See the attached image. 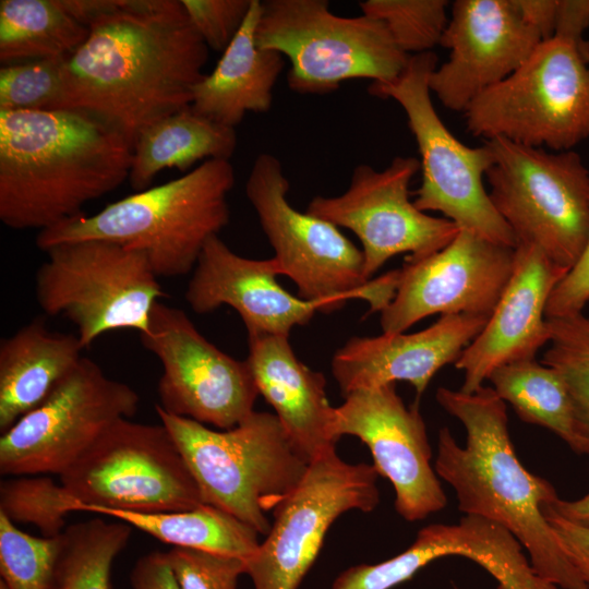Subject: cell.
Listing matches in <instances>:
<instances>
[{
  "instance_id": "cell-8",
  "label": "cell",
  "mask_w": 589,
  "mask_h": 589,
  "mask_svg": "<svg viewBox=\"0 0 589 589\" xmlns=\"http://www.w3.org/2000/svg\"><path fill=\"white\" fill-rule=\"evenodd\" d=\"M589 51L553 36L507 79L466 109L467 129L550 151H570L589 137Z\"/></svg>"
},
{
  "instance_id": "cell-12",
  "label": "cell",
  "mask_w": 589,
  "mask_h": 589,
  "mask_svg": "<svg viewBox=\"0 0 589 589\" xmlns=\"http://www.w3.org/2000/svg\"><path fill=\"white\" fill-rule=\"evenodd\" d=\"M79 502L141 513L188 510L204 504L199 485L160 422L120 419L60 476Z\"/></svg>"
},
{
  "instance_id": "cell-45",
  "label": "cell",
  "mask_w": 589,
  "mask_h": 589,
  "mask_svg": "<svg viewBox=\"0 0 589 589\" xmlns=\"http://www.w3.org/2000/svg\"><path fill=\"white\" fill-rule=\"evenodd\" d=\"M548 506L563 519L589 528V493L575 501L561 500L558 496Z\"/></svg>"
},
{
  "instance_id": "cell-13",
  "label": "cell",
  "mask_w": 589,
  "mask_h": 589,
  "mask_svg": "<svg viewBox=\"0 0 589 589\" xmlns=\"http://www.w3.org/2000/svg\"><path fill=\"white\" fill-rule=\"evenodd\" d=\"M139 405L134 388L83 357L41 404L1 433L0 473L60 476Z\"/></svg>"
},
{
  "instance_id": "cell-37",
  "label": "cell",
  "mask_w": 589,
  "mask_h": 589,
  "mask_svg": "<svg viewBox=\"0 0 589 589\" xmlns=\"http://www.w3.org/2000/svg\"><path fill=\"white\" fill-rule=\"evenodd\" d=\"M166 555L180 589H236L247 573V560L237 556L178 546Z\"/></svg>"
},
{
  "instance_id": "cell-40",
  "label": "cell",
  "mask_w": 589,
  "mask_h": 589,
  "mask_svg": "<svg viewBox=\"0 0 589 589\" xmlns=\"http://www.w3.org/2000/svg\"><path fill=\"white\" fill-rule=\"evenodd\" d=\"M543 513L564 552L589 587V528L563 519L548 504L543 505Z\"/></svg>"
},
{
  "instance_id": "cell-1",
  "label": "cell",
  "mask_w": 589,
  "mask_h": 589,
  "mask_svg": "<svg viewBox=\"0 0 589 589\" xmlns=\"http://www.w3.org/2000/svg\"><path fill=\"white\" fill-rule=\"evenodd\" d=\"M62 65L55 109L88 113L133 148L139 133L190 106L208 47L181 0H117Z\"/></svg>"
},
{
  "instance_id": "cell-35",
  "label": "cell",
  "mask_w": 589,
  "mask_h": 589,
  "mask_svg": "<svg viewBox=\"0 0 589 589\" xmlns=\"http://www.w3.org/2000/svg\"><path fill=\"white\" fill-rule=\"evenodd\" d=\"M60 536L28 534L0 513V574L7 587L50 589Z\"/></svg>"
},
{
  "instance_id": "cell-28",
  "label": "cell",
  "mask_w": 589,
  "mask_h": 589,
  "mask_svg": "<svg viewBox=\"0 0 589 589\" xmlns=\"http://www.w3.org/2000/svg\"><path fill=\"white\" fill-rule=\"evenodd\" d=\"M92 514L109 516L172 545L249 560L260 545L259 533L237 517L212 505L188 510L141 513L89 506Z\"/></svg>"
},
{
  "instance_id": "cell-27",
  "label": "cell",
  "mask_w": 589,
  "mask_h": 589,
  "mask_svg": "<svg viewBox=\"0 0 589 589\" xmlns=\"http://www.w3.org/2000/svg\"><path fill=\"white\" fill-rule=\"evenodd\" d=\"M236 146L235 128L217 123L187 106L139 133L128 180L135 192L143 191L151 188L164 169L187 171L199 160H229Z\"/></svg>"
},
{
  "instance_id": "cell-20",
  "label": "cell",
  "mask_w": 589,
  "mask_h": 589,
  "mask_svg": "<svg viewBox=\"0 0 589 589\" xmlns=\"http://www.w3.org/2000/svg\"><path fill=\"white\" fill-rule=\"evenodd\" d=\"M568 271L537 247L518 243L514 268L484 328L462 350L455 366L464 371L460 390L473 393L497 368L534 359L549 344L548 300Z\"/></svg>"
},
{
  "instance_id": "cell-31",
  "label": "cell",
  "mask_w": 589,
  "mask_h": 589,
  "mask_svg": "<svg viewBox=\"0 0 589 589\" xmlns=\"http://www.w3.org/2000/svg\"><path fill=\"white\" fill-rule=\"evenodd\" d=\"M131 526L92 518L61 533L50 589H111V568L129 542Z\"/></svg>"
},
{
  "instance_id": "cell-2",
  "label": "cell",
  "mask_w": 589,
  "mask_h": 589,
  "mask_svg": "<svg viewBox=\"0 0 589 589\" xmlns=\"http://www.w3.org/2000/svg\"><path fill=\"white\" fill-rule=\"evenodd\" d=\"M436 400L465 426L460 446L449 429L438 432L434 469L455 491L466 515L508 530L529 555L534 573L558 589H589L548 522L543 505L556 491L518 459L508 431L505 401L490 386L473 393L440 387Z\"/></svg>"
},
{
  "instance_id": "cell-41",
  "label": "cell",
  "mask_w": 589,
  "mask_h": 589,
  "mask_svg": "<svg viewBox=\"0 0 589 589\" xmlns=\"http://www.w3.org/2000/svg\"><path fill=\"white\" fill-rule=\"evenodd\" d=\"M132 589H180L169 566L166 552L141 556L130 575Z\"/></svg>"
},
{
  "instance_id": "cell-4",
  "label": "cell",
  "mask_w": 589,
  "mask_h": 589,
  "mask_svg": "<svg viewBox=\"0 0 589 589\" xmlns=\"http://www.w3.org/2000/svg\"><path fill=\"white\" fill-rule=\"evenodd\" d=\"M236 181L229 160H204L180 178L137 191L91 215L40 230L36 245L84 240L113 242L144 253L157 277L194 269L206 242L230 218L228 194Z\"/></svg>"
},
{
  "instance_id": "cell-24",
  "label": "cell",
  "mask_w": 589,
  "mask_h": 589,
  "mask_svg": "<svg viewBox=\"0 0 589 589\" xmlns=\"http://www.w3.org/2000/svg\"><path fill=\"white\" fill-rule=\"evenodd\" d=\"M251 369L259 394L274 408L293 446L311 462L336 448L335 407L326 380L298 359L288 337L248 336Z\"/></svg>"
},
{
  "instance_id": "cell-18",
  "label": "cell",
  "mask_w": 589,
  "mask_h": 589,
  "mask_svg": "<svg viewBox=\"0 0 589 589\" xmlns=\"http://www.w3.org/2000/svg\"><path fill=\"white\" fill-rule=\"evenodd\" d=\"M335 433L338 438L356 436L368 446L376 472L395 490V508L404 519L421 520L446 506L418 402L407 407L396 383L346 395L335 407Z\"/></svg>"
},
{
  "instance_id": "cell-29",
  "label": "cell",
  "mask_w": 589,
  "mask_h": 589,
  "mask_svg": "<svg viewBox=\"0 0 589 589\" xmlns=\"http://www.w3.org/2000/svg\"><path fill=\"white\" fill-rule=\"evenodd\" d=\"M89 28L59 0L0 1V61L3 64L65 59L87 39Z\"/></svg>"
},
{
  "instance_id": "cell-14",
  "label": "cell",
  "mask_w": 589,
  "mask_h": 589,
  "mask_svg": "<svg viewBox=\"0 0 589 589\" xmlns=\"http://www.w3.org/2000/svg\"><path fill=\"white\" fill-rule=\"evenodd\" d=\"M377 477L373 465L346 462L336 448L313 459L300 484L273 510L266 539L247 560L254 589H298L334 521L378 505Z\"/></svg>"
},
{
  "instance_id": "cell-17",
  "label": "cell",
  "mask_w": 589,
  "mask_h": 589,
  "mask_svg": "<svg viewBox=\"0 0 589 589\" xmlns=\"http://www.w3.org/2000/svg\"><path fill=\"white\" fill-rule=\"evenodd\" d=\"M515 248L459 229L443 249L407 257L393 300L381 311L385 334L405 333L433 314L490 317L514 268Z\"/></svg>"
},
{
  "instance_id": "cell-21",
  "label": "cell",
  "mask_w": 589,
  "mask_h": 589,
  "mask_svg": "<svg viewBox=\"0 0 589 589\" xmlns=\"http://www.w3.org/2000/svg\"><path fill=\"white\" fill-rule=\"evenodd\" d=\"M521 549L516 538L498 524L465 515L457 524L421 528L413 543L394 557L345 569L335 578L332 589H393L446 556L472 560L497 580L498 589H531L537 576Z\"/></svg>"
},
{
  "instance_id": "cell-34",
  "label": "cell",
  "mask_w": 589,
  "mask_h": 589,
  "mask_svg": "<svg viewBox=\"0 0 589 589\" xmlns=\"http://www.w3.org/2000/svg\"><path fill=\"white\" fill-rule=\"evenodd\" d=\"M446 0H366L361 13L385 24L398 48L409 53L429 52L440 45L448 23Z\"/></svg>"
},
{
  "instance_id": "cell-3",
  "label": "cell",
  "mask_w": 589,
  "mask_h": 589,
  "mask_svg": "<svg viewBox=\"0 0 589 589\" xmlns=\"http://www.w3.org/2000/svg\"><path fill=\"white\" fill-rule=\"evenodd\" d=\"M132 146L77 110L0 111V219L11 229L53 227L129 179Z\"/></svg>"
},
{
  "instance_id": "cell-42",
  "label": "cell",
  "mask_w": 589,
  "mask_h": 589,
  "mask_svg": "<svg viewBox=\"0 0 589 589\" xmlns=\"http://www.w3.org/2000/svg\"><path fill=\"white\" fill-rule=\"evenodd\" d=\"M589 28V0H558L554 35L589 51L584 33Z\"/></svg>"
},
{
  "instance_id": "cell-22",
  "label": "cell",
  "mask_w": 589,
  "mask_h": 589,
  "mask_svg": "<svg viewBox=\"0 0 589 589\" xmlns=\"http://www.w3.org/2000/svg\"><path fill=\"white\" fill-rule=\"evenodd\" d=\"M277 276L273 257L254 260L238 255L219 236H214L193 269L185 300L199 314L231 306L242 318L248 336L289 337L294 326L309 323L321 306L285 290Z\"/></svg>"
},
{
  "instance_id": "cell-47",
  "label": "cell",
  "mask_w": 589,
  "mask_h": 589,
  "mask_svg": "<svg viewBox=\"0 0 589 589\" xmlns=\"http://www.w3.org/2000/svg\"><path fill=\"white\" fill-rule=\"evenodd\" d=\"M588 64H589V58H588Z\"/></svg>"
},
{
  "instance_id": "cell-33",
  "label": "cell",
  "mask_w": 589,
  "mask_h": 589,
  "mask_svg": "<svg viewBox=\"0 0 589 589\" xmlns=\"http://www.w3.org/2000/svg\"><path fill=\"white\" fill-rule=\"evenodd\" d=\"M77 507L61 483L47 476H14L0 483V513L14 524L35 526L43 537L60 536L65 517Z\"/></svg>"
},
{
  "instance_id": "cell-32",
  "label": "cell",
  "mask_w": 589,
  "mask_h": 589,
  "mask_svg": "<svg viewBox=\"0 0 589 589\" xmlns=\"http://www.w3.org/2000/svg\"><path fill=\"white\" fill-rule=\"evenodd\" d=\"M546 322L550 340L542 363L563 378L576 412L578 454L589 456V315L580 312Z\"/></svg>"
},
{
  "instance_id": "cell-46",
  "label": "cell",
  "mask_w": 589,
  "mask_h": 589,
  "mask_svg": "<svg viewBox=\"0 0 589 589\" xmlns=\"http://www.w3.org/2000/svg\"><path fill=\"white\" fill-rule=\"evenodd\" d=\"M0 589H9L2 580H0Z\"/></svg>"
},
{
  "instance_id": "cell-30",
  "label": "cell",
  "mask_w": 589,
  "mask_h": 589,
  "mask_svg": "<svg viewBox=\"0 0 589 589\" xmlns=\"http://www.w3.org/2000/svg\"><path fill=\"white\" fill-rule=\"evenodd\" d=\"M498 397L525 422L543 426L578 453L574 404L561 375L536 358L495 369L488 377Z\"/></svg>"
},
{
  "instance_id": "cell-7",
  "label": "cell",
  "mask_w": 589,
  "mask_h": 589,
  "mask_svg": "<svg viewBox=\"0 0 589 589\" xmlns=\"http://www.w3.org/2000/svg\"><path fill=\"white\" fill-rule=\"evenodd\" d=\"M255 41L288 58V86L298 94H329L351 79L392 83L410 58L383 22L337 15L326 0L262 2Z\"/></svg>"
},
{
  "instance_id": "cell-39",
  "label": "cell",
  "mask_w": 589,
  "mask_h": 589,
  "mask_svg": "<svg viewBox=\"0 0 589 589\" xmlns=\"http://www.w3.org/2000/svg\"><path fill=\"white\" fill-rule=\"evenodd\" d=\"M588 302L589 236L580 256L552 291L545 317H562L584 312Z\"/></svg>"
},
{
  "instance_id": "cell-5",
  "label": "cell",
  "mask_w": 589,
  "mask_h": 589,
  "mask_svg": "<svg viewBox=\"0 0 589 589\" xmlns=\"http://www.w3.org/2000/svg\"><path fill=\"white\" fill-rule=\"evenodd\" d=\"M155 410L193 474L204 504L266 536V515L302 481L310 461L293 446L276 414L253 411L237 426L216 431Z\"/></svg>"
},
{
  "instance_id": "cell-16",
  "label": "cell",
  "mask_w": 589,
  "mask_h": 589,
  "mask_svg": "<svg viewBox=\"0 0 589 589\" xmlns=\"http://www.w3.org/2000/svg\"><path fill=\"white\" fill-rule=\"evenodd\" d=\"M419 170L414 157L397 156L382 170L360 164L342 194L317 195L308 205L306 213L358 237L368 279L393 256L425 257L459 231L449 219L429 215L410 201L409 185Z\"/></svg>"
},
{
  "instance_id": "cell-25",
  "label": "cell",
  "mask_w": 589,
  "mask_h": 589,
  "mask_svg": "<svg viewBox=\"0 0 589 589\" xmlns=\"http://www.w3.org/2000/svg\"><path fill=\"white\" fill-rule=\"evenodd\" d=\"M262 2L252 0L240 31L215 69L193 88L191 108L223 125L235 128L247 112H266L284 69V56L256 45L255 31Z\"/></svg>"
},
{
  "instance_id": "cell-19",
  "label": "cell",
  "mask_w": 589,
  "mask_h": 589,
  "mask_svg": "<svg viewBox=\"0 0 589 589\" xmlns=\"http://www.w3.org/2000/svg\"><path fill=\"white\" fill-rule=\"evenodd\" d=\"M514 0H456L440 45L446 62L429 79L443 106L465 112L483 92L513 74L542 41Z\"/></svg>"
},
{
  "instance_id": "cell-38",
  "label": "cell",
  "mask_w": 589,
  "mask_h": 589,
  "mask_svg": "<svg viewBox=\"0 0 589 589\" xmlns=\"http://www.w3.org/2000/svg\"><path fill=\"white\" fill-rule=\"evenodd\" d=\"M206 46L224 52L243 25L252 0H181Z\"/></svg>"
},
{
  "instance_id": "cell-36",
  "label": "cell",
  "mask_w": 589,
  "mask_h": 589,
  "mask_svg": "<svg viewBox=\"0 0 589 589\" xmlns=\"http://www.w3.org/2000/svg\"><path fill=\"white\" fill-rule=\"evenodd\" d=\"M65 59L3 64L0 69V111L55 109L61 97Z\"/></svg>"
},
{
  "instance_id": "cell-10",
  "label": "cell",
  "mask_w": 589,
  "mask_h": 589,
  "mask_svg": "<svg viewBox=\"0 0 589 589\" xmlns=\"http://www.w3.org/2000/svg\"><path fill=\"white\" fill-rule=\"evenodd\" d=\"M493 154L489 196L518 243L537 247L569 271L589 236V170L574 151H550L503 137Z\"/></svg>"
},
{
  "instance_id": "cell-26",
  "label": "cell",
  "mask_w": 589,
  "mask_h": 589,
  "mask_svg": "<svg viewBox=\"0 0 589 589\" xmlns=\"http://www.w3.org/2000/svg\"><path fill=\"white\" fill-rule=\"evenodd\" d=\"M77 335L35 320L0 342V431L41 404L83 358Z\"/></svg>"
},
{
  "instance_id": "cell-23",
  "label": "cell",
  "mask_w": 589,
  "mask_h": 589,
  "mask_svg": "<svg viewBox=\"0 0 589 589\" xmlns=\"http://www.w3.org/2000/svg\"><path fill=\"white\" fill-rule=\"evenodd\" d=\"M489 317L447 314L412 334L352 337L332 360V373L345 397L349 393L405 381L417 393V402L432 377L455 363L462 350L484 328Z\"/></svg>"
},
{
  "instance_id": "cell-15",
  "label": "cell",
  "mask_w": 589,
  "mask_h": 589,
  "mask_svg": "<svg viewBox=\"0 0 589 589\" xmlns=\"http://www.w3.org/2000/svg\"><path fill=\"white\" fill-rule=\"evenodd\" d=\"M142 345L159 360V404L168 413L229 430L253 411L260 395L247 362L208 341L183 310L158 301Z\"/></svg>"
},
{
  "instance_id": "cell-43",
  "label": "cell",
  "mask_w": 589,
  "mask_h": 589,
  "mask_svg": "<svg viewBox=\"0 0 589 589\" xmlns=\"http://www.w3.org/2000/svg\"><path fill=\"white\" fill-rule=\"evenodd\" d=\"M524 20L542 37H553L558 0H514Z\"/></svg>"
},
{
  "instance_id": "cell-11",
  "label": "cell",
  "mask_w": 589,
  "mask_h": 589,
  "mask_svg": "<svg viewBox=\"0 0 589 589\" xmlns=\"http://www.w3.org/2000/svg\"><path fill=\"white\" fill-rule=\"evenodd\" d=\"M45 252L47 261L35 276L38 305L71 321L83 348L108 332L147 330L165 292L144 253L103 240L57 244Z\"/></svg>"
},
{
  "instance_id": "cell-6",
  "label": "cell",
  "mask_w": 589,
  "mask_h": 589,
  "mask_svg": "<svg viewBox=\"0 0 589 589\" xmlns=\"http://www.w3.org/2000/svg\"><path fill=\"white\" fill-rule=\"evenodd\" d=\"M289 188L279 159L261 153L245 194L274 249L278 274L289 277L298 297L318 303L323 313L338 311L350 299L366 301L370 312L383 311L395 296L398 269L368 279L362 251L337 226L297 211L288 201Z\"/></svg>"
},
{
  "instance_id": "cell-9",
  "label": "cell",
  "mask_w": 589,
  "mask_h": 589,
  "mask_svg": "<svg viewBox=\"0 0 589 589\" xmlns=\"http://www.w3.org/2000/svg\"><path fill=\"white\" fill-rule=\"evenodd\" d=\"M436 67L433 51L411 55L396 81L371 83L368 88L373 96L394 99L406 113L422 173L413 203L422 212L443 214L459 229L516 248L513 230L495 209L483 183L493 163L489 144L470 147L460 142L433 106L429 79Z\"/></svg>"
},
{
  "instance_id": "cell-44",
  "label": "cell",
  "mask_w": 589,
  "mask_h": 589,
  "mask_svg": "<svg viewBox=\"0 0 589 589\" xmlns=\"http://www.w3.org/2000/svg\"><path fill=\"white\" fill-rule=\"evenodd\" d=\"M72 17L87 26L98 16L113 8L117 0H59Z\"/></svg>"
}]
</instances>
